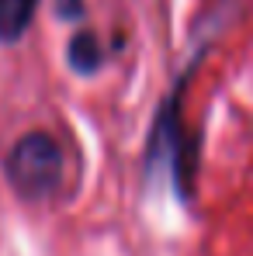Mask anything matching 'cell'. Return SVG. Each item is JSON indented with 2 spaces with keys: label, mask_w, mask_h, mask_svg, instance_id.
I'll use <instances>...</instances> for the list:
<instances>
[{
  "label": "cell",
  "mask_w": 253,
  "mask_h": 256,
  "mask_svg": "<svg viewBox=\"0 0 253 256\" xmlns=\"http://www.w3.org/2000/svg\"><path fill=\"white\" fill-rule=\"evenodd\" d=\"M4 173L25 201H45L63 190L66 160L59 142L49 132H28L11 146L4 160Z\"/></svg>",
  "instance_id": "obj_1"
},
{
  "label": "cell",
  "mask_w": 253,
  "mask_h": 256,
  "mask_svg": "<svg viewBox=\"0 0 253 256\" xmlns=\"http://www.w3.org/2000/svg\"><path fill=\"white\" fill-rule=\"evenodd\" d=\"M42 0H0V42H21Z\"/></svg>",
  "instance_id": "obj_2"
},
{
  "label": "cell",
  "mask_w": 253,
  "mask_h": 256,
  "mask_svg": "<svg viewBox=\"0 0 253 256\" xmlns=\"http://www.w3.org/2000/svg\"><path fill=\"white\" fill-rule=\"evenodd\" d=\"M66 59H70V66L77 70V73H97L101 66H104V59H108V52H104V45L101 38L94 35V32H77L70 45H66Z\"/></svg>",
  "instance_id": "obj_3"
},
{
  "label": "cell",
  "mask_w": 253,
  "mask_h": 256,
  "mask_svg": "<svg viewBox=\"0 0 253 256\" xmlns=\"http://www.w3.org/2000/svg\"><path fill=\"white\" fill-rule=\"evenodd\" d=\"M84 10H87L84 0H59V4H56V14H59L63 21H80Z\"/></svg>",
  "instance_id": "obj_4"
}]
</instances>
